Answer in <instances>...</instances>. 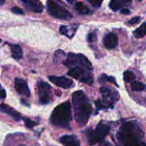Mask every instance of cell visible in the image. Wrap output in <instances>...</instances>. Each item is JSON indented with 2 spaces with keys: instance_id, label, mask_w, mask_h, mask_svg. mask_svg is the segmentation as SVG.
Returning a JSON list of instances; mask_svg holds the SVG:
<instances>
[{
  "instance_id": "cell-1",
  "label": "cell",
  "mask_w": 146,
  "mask_h": 146,
  "mask_svg": "<svg viewBox=\"0 0 146 146\" xmlns=\"http://www.w3.org/2000/svg\"><path fill=\"white\" fill-rule=\"evenodd\" d=\"M143 138V131L135 121L123 124L117 133V138L123 146H146Z\"/></svg>"
},
{
  "instance_id": "cell-2",
  "label": "cell",
  "mask_w": 146,
  "mask_h": 146,
  "mask_svg": "<svg viewBox=\"0 0 146 146\" xmlns=\"http://www.w3.org/2000/svg\"><path fill=\"white\" fill-rule=\"evenodd\" d=\"M72 101L74 116L77 123L80 125H86L93 111L89 99L83 91H78L73 94Z\"/></svg>"
},
{
  "instance_id": "cell-3",
  "label": "cell",
  "mask_w": 146,
  "mask_h": 146,
  "mask_svg": "<svg viewBox=\"0 0 146 146\" xmlns=\"http://www.w3.org/2000/svg\"><path fill=\"white\" fill-rule=\"evenodd\" d=\"M72 119L71 105L69 101H66L58 105L51 113V123L56 126L62 128H69L70 122Z\"/></svg>"
},
{
  "instance_id": "cell-4",
  "label": "cell",
  "mask_w": 146,
  "mask_h": 146,
  "mask_svg": "<svg viewBox=\"0 0 146 146\" xmlns=\"http://www.w3.org/2000/svg\"><path fill=\"white\" fill-rule=\"evenodd\" d=\"M47 11L53 17L60 19L70 20L73 17L71 13L53 0L47 1Z\"/></svg>"
},
{
  "instance_id": "cell-5",
  "label": "cell",
  "mask_w": 146,
  "mask_h": 146,
  "mask_svg": "<svg viewBox=\"0 0 146 146\" xmlns=\"http://www.w3.org/2000/svg\"><path fill=\"white\" fill-rule=\"evenodd\" d=\"M89 70L81 65L76 66L68 71V75L72 78L79 80L81 82L91 85L94 82V80Z\"/></svg>"
},
{
  "instance_id": "cell-6",
  "label": "cell",
  "mask_w": 146,
  "mask_h": 146,
  "mask_svg": "<svg viewBox=\"0 0 146 146\" xmlns=\"http://www.w3.org/2000/svg\"><path fill=\"white\" fill-rule=\"evenodd\" d=\"M110 131V127L104 123H100L94 131H89L87 134V139L90 145L99 143L104 140Z\"/></svg>"
},
{
  "instance_id": "cell-7",
  "label": "cell",
  "mask_w": 146,
  "mask_h": 146,
  "mask_svg": "<svg viewBox=\"0 0 146 146\" xmlns=\"http://www.w3.org/2000/svg\"><path fill=\"white\" fill-rule=\"evenodd\" d=\"M101 94L102 96L103 102L111 108H113L114 103L117 102L119 99V94L113 88L102 87L101 88Z\"/></svg>"
},
{
  "instance_id": "cell-8",
  "label": "cell",
  "mask_w": 146,
  "mask_h": 146,
  "mask_svg": "<svg viewBox=\"0 0 146 146\" xmlns=\"http://www.w3.org/2000/svg\"><path fill=\"white\" fill-rule=\"evenodd\" d=\"M38 90L39 94V102L41 104H47L50 101L51 87L47 83L39 81L38 83Z\"/></svg>"
},
{
  "instance_id": "cell-9",
  "label": "cell",
  "mask_w": 146,
  "mask_h": 146,
  "mask_svg": "<svg viewBox=\"0 0 146 146\" xmlns=\"http://www.w3.org/2000/svg\"><path fill=\"white\" fill-rule=\"evenodd\" d=\"M48 78H49V81L55 84L56 86L60 87V88H64V89L71 88L74 86V82L72 80L65 76H51L48 77Z\"/></svg>"
},
{
  "instance_id": "cell-10",
  "label": "cell",
  "mask_w": 146,
  "mask_h": 146,
  "mask_svg": "<svg viewBox=\"0 0 146 146\" xmlns=\"http://www.w3.org/2000/svg\"><path fill=\"white\" fill-rule=\"evenodd\" d=\"M24 3L26 8L29 11L35 13H41L44 10V7L39 0H21Z\"/></svg>"
},
{
  "instance_id": "cell-11",
  "label": "cell",
  "mask_w": 146,
  "mask_h": 146,
  "mask_svg": "<svg viewBox=\"0 0 146 146\" xmlns=\"http://www.w3.org/2000/svg\"><path fill=\"white\" fill-rule=\"evenodd\" d=\"M14 86H15L16 91L19 94L25 96L27 97L30 96V91L28 84L24 80L21 79V78H16Z\"/></svg>"
},
{
  "instance_id": "cell-12",
  "label": "cell",
  "mask_w": 146,
  "mask_h": 146,
  "mask_svg": "<svg viewBox=\"0 0 146 146\" xmlns=\"http://www.w3.org/2000/svg\"><path fill=\"white\" fill-rule=\"evenodd\" d=\"M104 46L106 48H108V49H113L118 45V36L114 34V33H109L104 38Z\"/></svg>"
},
{
  "instance_id": "cell-13",
  "label": "cell",
  "mask_w": 146,
  "mask_h": 146,
  "mask_svg": "<svg viewBox=\"0 0 146 146\" xmlns=\"http://www.w3.org/2000/svg\"><path fill=\"white\" fill-rule=\"evenodd\" d=\"M0 111H1L4 113L8 114L12 118H14L15 121H19L21 119V116L20 115V113L19 112H17L16 110H14V108H11L9 106L7 105V104H1L0 105Z\"/></svg>"
},
{
  "instance_id": "cell-14",
  "label": "cell",
  "mask_w": 146,
  "mask_h": 146,
  "mask_svg": "<svg viewBox=\"0 0 146 146\" xmlns=\"http://www.w3.org/2000/svg\"><path fill=\"white\" fill-rule=\"evenodd\" d=\"M131 2L132 0H111L109 7L113 11H118L128 7Z\"/></svg>"
},
{
  "instance_id": "cell-15",
  "label": "cell",
  "mask_w": 146,
  "mask_h": 146,
  "mask_svg": "<svg viewBox=\"0 0 146 146\" xmlns=\"http://www.w3.org/2000/svg\"><path fill=\"white\" fill-rule=\"evenodd\" d=\"M61 143L65 146H80V141L76 135H64L60 139Z\"/></svg>"
},
{
  "instance_id": "cell-16",
  "label": "cell",
  "mask_w": 146,
  "mask_h": 146,
  "mask_svg": "<svg viewBox=\"0 0 146 146\" xmlns=\"http://www.w3.org/2000/svg\"><path fill=\"white\" fill-rule=\"evenodd\" d=\"M64 64L67 68H73L76 66L77 64H79L78 61V54H74V53H69L67 55V58L64 61Z\"/></svg>"
},
{
  "instance_id": "cell-17",
  "label": "cell",
  "mask_w": 146,
  "mask_h": 146,
  "mask_svg": "<svg viewBox=\"0 0 146 146\" xmlns=\"http://www.w3.org/2000/svg\"><path fill=\"white\" fill-rule=\"evenodd\" d=\"M11 55L12 57L16 60H20L23 56V51L21 47L17 44L11 45Z\"/></svg>"
},
{
  "instance_id": "cell-18",
  "label": "cell",
  "mask_w": 146,
  "mask_h": 146,
  "mask_svg": "<svg viewBox=\"0 0 146 146\" xmlns=\"http://www.w3.org/2000/svg\"><path fill=\"white\" fill-rule=\"evenodd\" d=\"M133 35L135 38H143L146 35V22L141 24L138 29L133 31Z\"/></svg>"
},
{
  "instance_id": "cell-19",
  "label": "cell",
  "mask_w": 146,
  "mask_h": 146,
  "mask_svg": "<svg viewBox=\"0 0 146 146\" xmlns=\"http://www.w3.org/2000/svg\"><path fill=\"white\" fill-rule=\"evenodd\" d=\"M75 9L81 14H88L90 13V9L82 2H77L75 4Z\"/></svg>"
},
{
  "instance_id": "cell-20",
  "label": "cell",
  "mask_w": 146,
  "mask_h": 146,
  "mask_svg": "<svg viewBox=\"0 0 146 146\" xmlns=\"http://www.w3.org/2000/svg\"><path fill=\"white\" fill-rule=\"evenodd\" d=\"M78 61H79V65L86 67V68H88V69H91V68H92L91 63L83 54H78Z\"/></svg>"
},
{
  "instance_id": "cell-21",
  "label": "cell",
  "mask_w": 146,
  "mask_h": 146,
  "mask_svg": "<svg viewBox=\"0 0 146 146\" xmlns=\"http://www.w3.org/2000/svg\"><path fill=\"white\" fill-rule=\"evenodd\" d=\"M131 88L135 91H142L146 89V86L140 81H133L131 84Z\"/></svg>"
},
{
  "instance_id": "cell-22",
  "label": "cell",
  "mask_w": 146,
  "mask_h": 146,
  "mask_svg": "<svg viewBox=\"0 0 146 146\" xmlns=\"http://www.w3.org/2000/svg\"><path fill=\"white\" fill-rule=\"evenodd\" d=\"M135 76L132 71H126L124 72L123 74V79L125 82L131 83L135 80Z\"/></svg>"
},
{
  "instance_id": "cell-23",
  "label": "cell",
  "mask_w": 146,
  "mask_h": 146,
  "mask_svg": "<svg viewBox=\"0 0 146 146\" xmlns=\"http://www.w3.org/2000/svg\"><path fill=\"white\" fill-rule=\"evenodd\" d=\"M24 121V123H25L26 126L29 128H32L33 127L35 126L36 125V123H35L34 121H31V119L29 118H23Z\"/></svg>"
},
{
  "instance_id": "cell-24",
  "label": "cell",
  "mask_w": 146,
  "mask_h": 146,
  "mask_svg": "<svg viewBox=\"0 0 146 146\" xmlns=\"http://www.w3.org/2000/svg\"><path fill=\"white\" fill-rule=\"evenodd\" d=\"M104 0H87L89 4H91L93 7H100L102 4V2Z\"/></svg>"
},
{
  "instance_id": "cell-25",
  "label": "cell",
  "mask_w": 146,
  "mask_h": 146,
  "mask_svg": "<svg viewBox=\"0 0 146 146\" xmlns=\"http://www.w3.org/2000/svg\"><path fill=\"white\" fill-rule=\"evenodd\" d=\"M140 20H141V17H133V19H131V20H129V21H128V23L129 24H131V25H134V24H138V23L140 21Z\"/></svg>"
},
{
  "instance_id": "cell-26",
  "label": "cell",
  "mask_w": 146,
  "mask_h": 146,
  "mask_svg": "<svg viewBox=\"0 0 146 146\" xmlns=\"http://www.w3.org/2000/svg\"><path fill=\"white\" fill-rule=\"evenodd\" d=\"M11 11H12L13 13H14V14H24V11H23V10L17 7H13V8L11 9Z\"/></svg>"
},
{
  "instance_id": "cell-27",
  "label": "cell",
  "mask_w": 146,
  "mask_h": 146,
  "mask_svg": "<svg viewBox=\"0 0 146 146\" xmlns=\"http://www.w3.org/2000/svg\"><path fill=\"white\" fill-rule=\"evenodd\" d=\"M59 31L62 35H65L66 36H68V34H67V33H68V29H67L66 26H61L59 29Z\"/></svg>"
},
{
  "instance_id": "cell-28",
  "label": "cell",
  "mask_w": 146,
  "mask_h": 146,
  "mask_svg": "<svg viewBox=\"0 0 146 146\" xmlns=\"http://www.w3.org/2000/svg\"><path fill=\"white\" fill-rule=\"evenodd\" d=\"M96 39V35L94 33H90L87 36V40H88V42H93V41H95Z\"/></svg>"
},
{
  "instance_id": "cell-29",
  "label": "cell",
  "mask_w": 146,
  "mask_h": 146,
  "mask_svg": "<svg viewBox=\"0 0 146 146\" xmlns=\"http://www.w3.org/2000/svg\"><path fill=\"white\" fill-rule=\"evenodd\" d=\"M6 97V91L1 88V85H0V99H2Z\"/></svg>"
},
{
  "instance_id": "cell-30",
  "label": "cell",
  "mask_w": 146,
  "mask_h": 146,
  "mask_svg": "<svg viewBox=\"0 0 146 146\" xmlns=\"http://www.w3.org/2000/svg\"><path fill=\"white\" fill-rule=\"evenodd\" d=\"M106 80H107V81H109V82L113 83V84H115V85L117 87H118V84H117L116 81H115V78H114L113 77H106Z\"/></svg>"
},
{
  "instance_id": "cell-31",
  "label": "cell",
  "mask_w": 146,
  "mask_h": 146,
  "mask_svg": "<svg viewBox=\"0 0 146 146\" xmlns=\"http://www.w3.org/2000/svg\"><path fill=\"white\" fill-rule=\"evenodd\" d=\"M121 13L123 14H130V10H128V9L124 8L123 9H121Z\"/></svg>"
},
{
  "instance_id": "cell-32",
  "label": "cell",
  "mask_w": 146,
  "mask_h": 146,
  "mask_svg": "<svg viewBox=\"0 0 146 146\" xmlns=\"http://www.w3.org/2000/svg\"><path fill=\"white\" fill-rule=\"evenodd\" d=\"M4 1H5V0H0V5H2V4H4Z\"/></svg>"
},
{
  "instance_id": "cell-33",
  "label": "cell",
  "mask_w": 146,
  "mask_h": 146,
  "mask_svg": "<svg viewBox=\"0 0 146 146\" xmlns=\"http://www.w3.org/2000/svg\"><path fill=\"white\" fill-rule=\"evenodd\" d=\"M67 1H68V2H69V3H71V4H72V3H74V1H75V0H66Z\"/></svg>"
},
{
  "instance_id": "cell-34",
  "label": "cell",
  "mask_w": 146,
  "mask_h": 146,
  "mask_svg": "<svg viewBox=\"0 0 146 146\" xmlns=\"http://www.w3.org/2000/svg\"><path fill=\"white\" fill-rule=\"evenodd\" d=\"M0 41H1V40H0Z\"/></svg>"
},
{
  "instance_id": "cell-35",
  "label": "cell",
  "mask_w": 146,
  "mask_h": 146,
  "mask_svg": "<svg viewBox=\"0 0 146 146\" xmlns=\"http://www.w3.org/2000/svg\"><path fill=\"white\" fill-rule=\"evenodd\" d=\"M21 146H22V145H21Z\"/></svg>"
}]
</instances>
